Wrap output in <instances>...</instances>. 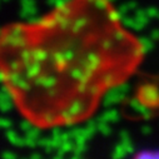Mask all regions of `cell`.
Listing matches in <instances>:
<instances>
[{
    "label": "cell",
    "instance_id": "cell-1",
    "mask_svg": "<svg viewBox=\"0 0 159 159\" xmlns=\"http://www.w3.org/2000/svg\"><path fill=\"white\" fill-rule=\"evenodd\" d=\"M144 57L110 0H64L0 34L3 85L20 116L43 130L89 120Z\"/></svg>",
    "mask_w": 159,
    "mask_h": 159
},
{
    "label": "cell",
    "instance_id": "cell-2",
    "mask_svg": "<svg viewBox=\"0 0 159 159\" xmlns=\"http://www.w3.org/2000/svg\"><path fill=\"white\" fill-rule=\"evenodd\" d=\"M132 159H159V149H144L133 155Z\"/></svg>",
    "mask_w": 159,
    "mask_h": 159
}]
</instances>
